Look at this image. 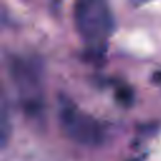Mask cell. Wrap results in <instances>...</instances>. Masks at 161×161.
<instances>
[{
	"label": "cell",
	"mask_w": 161,
	"mask_h": 161,
	"mask_svg": "<svg viewBox=\"0 0 161 161\" xmlns=\"http://www.w3.org/2000/svg\"><path fill=\"white\" fill-rule=\"evenodd\" d=\"M117 97H118V99L121 102H130L132 99V94H131V92L128 89H119Z\"/></svg>",
	"instance_id": "5"
},
{
	"label": "cell",
	"mask_w": 161,
	"mask_h": 161,
	"mask_svg": "<svg viewBox=\"0 0 161 161\" xmlns=\"http://www.w3.org/2000/svg\"><path fill=\"white\" fill-rule=\"evenodd\" d=\"M9 73L24 113L31 119H42L44 96L39 68L31 59L13 57L9 60Z\"/></svg>",
	"instance_id": "1"
},
{
	"label": "cell",
	"mask_w": 161,
	"mask_h": 161,
	"mask_svg": "<svg viewBox=\"0 0 161 161\" xmlns=\"http://www.w3.org/2000/svg\"><path fill=\"white\" fill-rule=\"evenodd\" d=\"M157 75H158V77H161V73H158V74H157ZM160 80H161V79H160Z\"/></svg>",
	"instance_id": "6"
},
{
	"label": "cell",
	"mask_w": 161,
	"mask_h": 161,
	"mask_svg": "<svg viewBox=\"0 0 161 161\" xmlns=\"http://www.w3.org/2000/svg\"><path fill=\"white\" fill-rule=\"evenodd\" d=\"M13 131V121L10 106L6 96L0 91V151L5 148L10 141Z\"/></svg>",
	"instance_id": "4"
},
{
	"label": "cell",
	"mask_w": 161,
	"mask_h": 161,
	"mask_svg": "<svg viewBox=\"0 0 161 161\" xmlns=\"http://www.w3.org/2000/svg\"><path fill=\"white\" fill-rule=\"evenodd\" d=\"M58 119L64 136L79 146L97 147L104 142L106 133L99 121L80 109L68 97H59Z\"/></svg>",
	"instance_id": "2"
},
{
	"label": "cell",
	"mask_w": 161,
	"mask_h": 161,
	"mask_svg": "<svg viewBox=\"0 0 161 161\" xmlns=\"http://www.w3.org/2000/svg\"><path fill=\"white\" fill-rule=\"evenodd\" d=\"M74 26L79 36L92 45H99L114 29V18L102 0H78L73 8Z\"/></svg>",
	"instance_id": "3"
}]
</instances>
